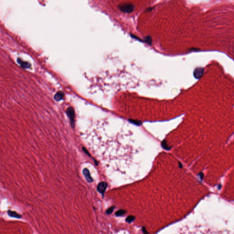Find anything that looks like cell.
Instances as JSON below:
<instances>
[{
  "instance_id": "5b68a950",
  "label": "cell",
  "mask_w": 234,
  "mask_h": 234,
  "mask_svg": "<svg viewBox=\"0 0 234 234\" xmlns=\"http://www.w3.org/2000/svg\"><path fill=\"white\" fill-rule=\"evenodd\" d=\"M204 69L203 68H197L194 71V77L197 79H199L202 77L204 73Z\"/></svg>"
},
{
  "instance_id": "7c38bea8",
  "label": "cell",
  "mask_w": 234,
  "mask_h": 234,
  "mask_svg": "<svg viewBox=\"0 0 234 234\" xmlns=\"http://www.w3.org/2000/svg\"><path fill=\"white\" fill-rule=\"evenodd\" d=\"M198 175H199V176H200V179H201V180H202L203 178V177H204V174L202 173V172H200V173L198 174Z\"/></svg>"
},
{
  "instance_id": "52a82bcc",
  "label": "cell",
  "mask_w": 234,
  "mask_h": 234,
  "mask_svg": "<svg viewBox=\"0 0 234 234\" xmlns=\"http://www.w3.org/2000/svg\"><path fill=\"white\" fill-rule=\"evenodd\" d=\"M67 113H68V114L69 116L70 119H71V123H74V112L73 109L71 108H69L68 109V110H67Z\"/></svg>"
},
{
  "instance_id": "ba28073f",
  "label": "cell",
  "mask_w": 234,
  "mask_h": 234,
  "mask_svg": "<svg viewBox=\"0 0 234 234\" xmlns=\"http://www.w3.org/2000/svg\"><path fill=\"white\" fill-rule=\"evenodd\" d=\"M64 96V94L62 92H58L57 93L56 95L55 96V99L57 100H59L60 99H62V98Z\"/></svg>"
},
{
  "instance_id": "8fae6325",
  "label": "cell",
  "mask_w": 234,
  "mask_h": 234,
  "mask_svg": "<svg viewBox=\"0 0 234 234\" xmlns=\"http://www.w3.org/2000/svg\"><path fill=\"white\" fill-rule=\"evenodd\" d=\"M113 209H114V207H112V208L109 209L106 211V213L107 214H110L111 213H112V212L113 210Z\"/></svg>"
},
{
  "instance_id": "30bf717a",
  "label": "cell",
  "mask_w": 234,
  "mask_h": 234,
  "mask_svg": "<svg viewBox=\"0 0 234 234\" xmlns=\"http://www.w3.org/2000/svg\"><path fill=\"white\" fill-rule=\"evenodd\" d=\"M135 219V217L133 216H129V217H128L126 219V221L128 222H129V223H130L132 221H134Z\"/></svg>"
},
{
  "instance_id": "3957f363",
  "label": "cell",
  "mask_w": 234,
  "mask_h": 234,
  "mask_svg": "<svg viewBox=\"0 0 234 234\" xmlns=\"http://www.w3.org/2000/svg\"><path fill=\"white\" fill-rule=\"evenodd\" d=\"M82 173L85 176V179H86V181L88 183H91L92 182H93V180L92 176H91L90 172H89V171L87 168H85L84 169H83V171H82Z\"/></svg>"
},
{
  "instance_id": "6da1fadb",
  "label": "cell",
  "mask_w": 234,
  "mask_h": 234,
  "mask_svg": "<svg viewBox=\"0 0 234 234\" xmlns=\"http://www.w3.org/2000/svg\"><path fill=\"white\" fill-rule=\"evenodd\" d=\"M82 137L105 168L108 176L118 184L137 180L149 171L150 150L123 130H113L107 123H92Z\"/></svg>"
},
{
  "instance_id": "9c48e42d",
  "label": "cell",
  "mask_w": 234,
  "mask_h": 234,
  "mask_svg": "<svg viewBox=\"0 0 234 234\" xmlns=\"http://www.w3.org/2000/svg\"><path fill=\"white\" fill-rule=\"evenodd\" d=\"M125 213V211L120 210L116 212V215L117 216H121V215H122L123 214H124Z\"/></svg>"
},
{
  "instance_id": "7a4b0ae2",
  "label": "cell",
  "mask_w": 234,
  "mask_h": 234,
  "mask_svg": "<svg viewBox=\"0 0 234 234\" xmlns=\"http://www.w3.org/2000/svg\"><path fill=\"white\" fill-rule=\"evenodd\" d=\"M119 8L123 12L131 13L134 10V6L131 3H123L119 6Z\"/></svg>"
},
{
  "instance_id": "8992f818",
  "label": "cell",
  "mask_w": 234,
  "mask_h": 234,
  "mask_svg": "<svg viewBox=\"0 0 234 234\" xmlns=\"http://www.w3.org/2000/svg\"><path fill=\"white\" fill-rule=\"evenodd\" d=\"M7 214L11 217H13L17 219H21L22 218V215L18 214L17 212L12 211L8 210L7 211Z\"/></svg>"
},
{
  "instance_id": "277c9868",
  "label": "cell",
  "mask_w": 234,
  "mask_h": 234,
  "mask_svg": "<svg viewBox=\"0 0 234 234\" xmlns=\"http://www.w3.org/2000/svg\"><path fill=\"white\" fill-rule=\"evenodd\" d=\"M108 187V184L105 182H101L99 183L97 187V190L100 193L103 194L107 187Z\"/></svg>"
}]
</instances>
